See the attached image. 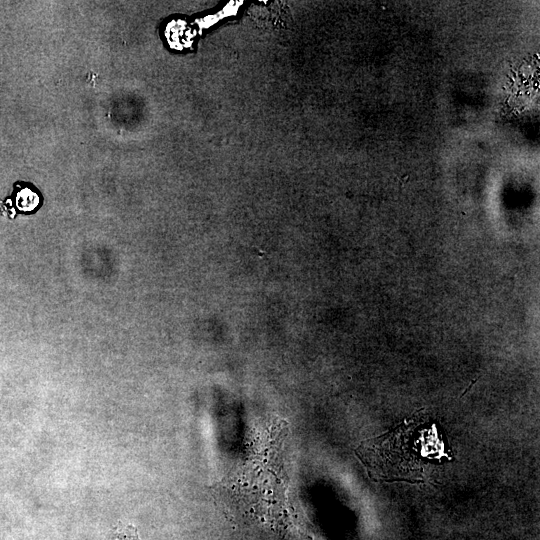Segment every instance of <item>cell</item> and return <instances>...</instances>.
I'll list each match as a JSON object with an SVG mask.
<instances>
[{"mask_svg": "<svg viewBox=\"0 0 540 540\" xmlns=\"http://www.w3.org/2000/svg\"><path fill=\"white\" fill-rule=\"evenodd\" d=\"M416 421L404 422L380 437L364 441L357 449L358 457L375 480H406L417 482L423 478L424 458L431 445L425 443L427 435L418 430Z\"/></svg>", "mask_w": 540, "mask_h": 540, "instance_id": "1", "label": "cell"}, {"mask_svg": "<svg viewBox=\"0 0 540 540\" xmlns=\"http://www.w3.org/2000/svg\"><path fill=\"white\" fill-rule=\"evenodd\" d=\"M17 204L22 210H31L37 205V197L30 191H23L18 196Z\"/></svg>", "mask_w": 540, "mask_h": 540, "instance_id": "2", "label": "cell"}, {"mask_svg": "<svg viewBox=\"0 0 540 540\" xmlns=\"http://www.w3.org/2000/svg\"><path fill=\"white\" fill-rule=\"evenodd\" d=\"M109 540H138L137 536L134 534H126V535H115Z\"/></svg>", "mask_w": 540, "mask_h": 540, "instance_id": "3", "label": "cell"}]
</instances>
